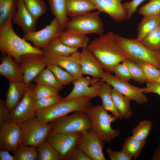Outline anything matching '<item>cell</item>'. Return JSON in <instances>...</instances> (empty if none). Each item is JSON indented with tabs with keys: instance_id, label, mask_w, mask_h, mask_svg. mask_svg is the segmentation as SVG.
Returning a JSON list of instances; mask_svg holds the SVG:
<instances>
[{
	"instance_id": "47",
	"label": "cell",
	"mask_w": 160,
	"mask_h": 160,
	"mask_svg": "<svg viewBox=\"0 0 160 160\" xmlns=\"http://www.w3.org/2000/svg\"><path fill=\"white\" fill-rule=\"evenodd\" d=\"M11 121L10 111L7 108L5 102L0 99V125L4 123Z\"/></svg>"
},
{
	"instance_id": "51",
	"label": "cell",
	"mask_w": 160,
	"mask_h": 160,
	"mask_svg": "<svg viewBox=\"0 0 160 160\" xmlns=\"http://www.w3.org/2000/svg\"><path fill=\"white\" fill-rule=\"evenodd\" d=\"M156 81H157L160 83V76H159L157 79L156 80Z\"/></svg>"
},
{
	"instance_id": "27",
	"label": "cell",
	"mask_w": 160,
	"mask_h": 160,
	"mask_svg": "<svg viewBox=\"0 0 160 160\" xmlns=\"http://www.w3.org/2000/svg\"><path fill=\"white\" fill-rule=\"evenodd\" d=\"M111 86L106 83L103 85L98 96L101 99L102 106L107 111H108L118 118L122 119V116L115 106L111 96Z\"/></svg>"
},
{
	"instance_id": "6",
	"label": "cell",
	"mask_w": 160,
	"mask_h": 160,
	"mask_svg": "<svg viewBox=\"0 0 160 160\" xmlns=\"http://www.w3.org/2000/svg\"><path fill=\"white\" fill-rule=\"evenodd\" d=\"M98 11L89 12L71 18L67 22L65 28L66 31L74 33L86 35L96 33L103 34V23Z\"/></svg>"
},
{
	"instance_id": "42",
	"label": "cell",
	"mask_w": 160,
	"mask_h": 160,
	"mask_svg": "<svg viewBox=\"0 0 160 160\" xmlns=\"http://www.w3.org/2000/svg\"><path fill=\"white\" fill-rule=\"evenodd\" d=\"M139 14L144 16H156L160 15V0H150L140 7Z\"/></svg>"
},
{
	"instance_id": "38",
	"label": "cell",
	"mask_w": 160,
	"mask_h": 160,
	"mask_svg": "<svg viewBox=\"0 0 160 160\" xmlns=\"http://www.w3.org/2000/svg\"><path fill=\"white\" fill-rule=\"evenodd\" d=\"M152 126V122L149 120H144L141 121L132 129V136L139 141L145 142Z\"/></svg>"
},
{
	"instance_id": "21",
	"label": "cell",
	"mask_w": 160,
	"mask_h": 160,
	"mask_svg": "<svg viewBox=\"0 0 160 160\" xmlns=\"http://www.w3.org/2000/svg\"><path fill=\"white\" fill-rule=\"evenodd\" d=\"M12 21L21 28L24 34L36 31V21L26 8L23 0H18L17 9Z\"/></svg>"
},
{
	"instance_id": "18",
	"label": "cell",
	"mask_w": 160,
	"mask_h": 160,
	"mask_svg": "<svg viewBox=\"0 0 160 160\" xmlns=\"http://www.w3.org/2000/svg\"><path fill=\"white\" fill-rule=\"evenodd\" d=\"M98 11L108 15L114 21L120 22L128 19L122 0H90Z\"/></svg>"
},
{
	"instance_id": "11",
	"label": "cell",
	"mask_w": 160,
	"mask_h": 160,
	"mask_svg": "<svg viewBox=\"0 0 160 160\" xmlns=\"http://www.w3.org/2000/svg\"><path fill=\"white\" fill-rule=\"evenodd\" d=\"M73 87L70 93L63 100L85 97L91 99L98 96L105 82L102 79L83 76L73 82Z\"/></svg>"
},
{
	"instance_id": "7",
	"label": "cell",
	"mask_w": 160,
	"mask_h": 160,
	"mask_svg": "<svg viewBox=\"0 0 160 160\" xmlns=\"http://www.w3.org/2000/svg\"><path fill=\"white\" fill-rule=\"evenodd\" d=\"M22 137V144L39 148L46 141L52 130L49 123H43L36 117L31 119L20 125Z\"/></svg>"
},
{
	"instance_id": "46",
	"label": "cell",
	"mask_w": 160,
	"mask_h": 160,
	"mask_svg": "<svg viewBox=\"0 0 160 160\" xmlns=\"http://www.w3.org/2000/svg\"><path fill=\"white\" fill-rule=\"evenodd\" d=\"M145 0H132L129 2L122 3L127 15L128 19H130L136 12L139 6Z\"/></svg>"
},
{
	"instance_id": "13",
	"label": "cell",
	"mask_w": 160,
	"mask_h": 160,
	"mask_svg": "<svg viewBox=\"0 0 160 160\" xmlns=\"http://www.w3.org/2000/svg\"><path fill=\"white\" fill-rule=\"evenodd\" d=\"M104 142L91 128L81 133L77 147L92 160H105Z\"/></svg>"
},
{
	"instance_id": "52",
	"label": "cell",
	"mask_w": 160,
	"mask_h": 160,
	"mask_svg": "<svg viewBox=\"0 0 160 160\" xmlns=\"http://www.w3.org/2000/svg\"><path fill=\"white\" fill-rule=\"evenodd\" d=\"M159 54H160V50L159 51Z\"/></svg>"
},
{
	"instance_id": "28",
	"label": "cell",
	"mask_w": 160,
	"mask_h": 160,
	"mask_svg": "<svg viewBox=\"0 0 160 160\" xmlns=\"http://www.w3.org/2000/svg\"><path fill=\"white\" fill-rule=\"evenodd\" d=\"M42 50L44 53L68 56L78 51V49L70 47L63 43L59 37L52 40Z\"/></svg>"
},
{
	"instance_id": "45",
	"label": "cell",
	"mask_w": 160,
	"mask_h": 160,
	"mask_svg": "<svg viewBox=\"0 0 160 160\" xmlns=\"http://www.w3.org/2000/svg\"><path fill=\"white\" fill-rule=\"evenodd\" d=\"M106 152L111 160H131L132 157L125 150L119 151H113L110 147L106 149Z\"/></svg>"
},
{
	"instance_id": "15",
	"label": "cell",
	"mask_w": 160,
	"mask_h": 160,
	"mask_svg": "<svg viewBox=\"0 0 160 160\" xmlns=\"http://www.w3.org/2000/svg\"><path fill=\"white\" fill-rule=\"evenodd\" d=\"M34 86L30 84L23 99L17 107L10 111L11 121L20 125L36 117L33 97Z\"/></svg>"
},
{
	"instance_id": "2",
	"label": "cell",
	"mask_w": 160,
	"mask_h": 160,
	"mask_svg": "<svg viewBox=\"0 0 160 160\" xmlns=\"http://www.w3.org/2000/svg\"><path fill=\"white\" fill-rule=\"evenodd\" d=\"M10 20L0 26V50L3 53L13 58L20 63L23 55L27 54L43 55L42 49L32 46L14 31Z\"/></svg>"
},
{
	"instance_id": "50",
	"label": "cell",
	"mask_w": 160,
	"mask_h": 160,
	"mask_svg": "<svg viewBox=\"0 0 160 160\" xmlns=\"http://www.w3.org/2000/svg\"><path fill=\"white\" fill-rule=\"evenodd\" d=\"M9 151L3 149L0 150V160H16L15 156L10 154Z\"/></svg>"
},
{
	"instance_id": "20",
	"label": "cell",
	"mask_w": 160,
	"mask_h": 160,
	"mask_svg": "<svg viewBox=\"0 0 160 160\" xmlns=\"http://www.w3.org/2000/svg\"><path fill=\"white\" fill-rule=\"evenodd\" d=\"M79 62L83 75L102 79L103 69L97 59L87 48L82 49L80 52Z\"/></svg>"
},
{
	"instance_id": "35",
	"label": "cell",
	"mask_w": 160,
	"mask_h": 160,
	"mask_svg": "<svg viewBox=\"0 0 160 160\" xmlns=\"http://www.w3.org/2000/svg\"><path fill=\"white\" fill-rule=\"evenodd\" d=\"M38 160H61L59 153L49 143L45 142L37 149Z\"/></svg>"
},
{
	"instance_id": "5",
	"label": "cell",
	"mask_w": 160,
	"mask_h": 160,
	"mask_svg": "<svg viewBox=\"0 0 160 160\" xmlns=\"http://www.w3.org/2000/svg\"><path fill=\"white\" fill-rule=\"evenodd\" d=\"M116 39L129 58L151 63L160 69L159 52L151 50L137 39H129L116 34Z\"/></svg>"
},
{
	"instance_id": "12",
	"label": "cell",
	"mask_w": 160,
	"mask_h": 160,
	"mask_svg": "<svg viewBox=\"0 0 160 160\" xmlns=\"http://www.w3.org/2000/svg\"><path fill=\"white\" fill-rule=\"evenodd\" d=\"M102 79L130 100L135 101L138 105L143 104L148 101L143 92V88L132 85L127 81L116 77L111 73L104 71Z\"/></svg>"
},
{
	"instance_id": "31",
	"label": "cell",
	"mask_w": 160,
	"mask_h": 160,
	"mask_svg": "<svg viewBox=\"0 0 160 160\" xmlns=\"http://www.w3.org/2000/svg\"><path fill=\"white\" fill-rule=\"evenodd\" d=\"M33 81L35 82L36 84L50 86L59 91L63 88V86L58 83L53 73L47 67L44 68Z\"/></svg>"
},
{
	"instance_id": "3",
	"label": "cell",
	"mask_w": 160,
	"mask_h": 160,
	"mask_svg": "<svg viewBox=\"0 0 160 160\" xmlns=\"http://www.w3.org/2000/svg\"><path fill=\"white\" fill-rule=\"evenodd\" d=\"M91 100L85 97L67 100L62 99L61 101L49 107L36 111V117L41 123L47 124L72 112H85L92 105Z\"/></svg>"
},
{
	"instance_id": "36",
	"label": "cell",
	"mask_w": 160,
	"mask_h": 160,
	"mask_svg": "<svg viewBox=\"0 0 160 160\" xmlns=\"http://www.w3.org/2000/svg\"><path fill=\"white\" fill-rule=\"evenodd\" d=\"M16 160H37V149L32 146L21 144L13 152Z\"/></svg>"
},
{
	"instance_id": "39",
	"label": "cell",
	"mask_w": 160,
	"mask_h": 160,
	"mask_svg": "<svg viewBox=\"0 0 160 160\" xmlns=\"http://www.w3.org/2000/svg\"><path fill=\"white\" fill-rule=\"evenodd\" d=\"M123 62L128 67L132 76V79L140 83L146 82V79L143 71L135 61L130 58H127Z\"/></svg>"
},
{
	"instance_id": "1",
	"label": "cell",
	"mask_w": 160,
	"mask_h": 160,
	"mask_svg": "<svg viewBox=\"0 0 160 160\" xmlns=\"http://www.w3.org/2000/svg\"><path fill=\"white\" fill-rule=\"evenodd\" d=\"M106 72L113 73V68L129 57L118 42L116 34L109 32L89 42L87 48Z\"/></svg>"
},
{
	"instance_id": "19",
	"label": "cell",
	"mask_w": 160,
	"mask_h": 160,
	"mask_svg": "<svg viewBox=\"0 0 160 160\" xmlns=\"http://www.w3.org/2000/svg\"><path fill=\"white\" fill-rule=\"evenodd\" d=\"M0 74L9 82H23V72L20 64L4 54L1 57Z\"/></svg>"
},
{
	"instance_id": "25",
	"label": "cell",
	"mask_w": 160,
	"mask_h": 160,
	"mask_svg": "<svg viewBox=\"0 0 160 160\" xmlns=\"http://www.w3.org/2000/svg\"><path fill=\"white\" fill-rule=\"evenodd\" d=\"M111 96L114 105L123 117L128 119L132 115L130 100L114 88L112 89Z\"/></svg>"
},
{
	"instance_id": "14",
	"label": "cell",
	"mask_w": 160,
	"mask_h": 160,
	"mask_svg": "<svg viewBox=\"0 0 160 160\" xmlns=\"http://www.w3.org/2000/svg\"><path fill=\"white\" fill-rule=\"evenodd\" d=\"M80 54V52L78 51L68 56L47 53H44L42 56L47 65L52 64L58 66L77 79L83 76V75L79 62Z\"/></svg>"
},
{
	"instance_id": "30",
	"label": "cell",
	"mask_w": 160,
	"mask_h": 160,
	"mask_svg": "<svg viewBox=\"0 0 160 160\" xmlns=\"http://www.w3.org/2000/svg\"><path fill=\"white\" fill-rule=\"evenodd\" d=\"M52 15L57 19L63 27L69 20L66 11V0H48Z\"/></svg>"
},
{
	"instance_id": "34",
	"label": "cell",
	"mask_w": 160,
	"mask_h": 160,
	"mask_svg": "<svg viewBox=\"0 0 160 160\" xmlns=\"http://www.w3.org/2000/svg\"><path fill=\"white\" fill-rule=\"evenodd\" d=\"M46 67L52 72L58 83L62 86L71 84L76 79L73 76L58 66L48 64Z\"/></svg>"
},
{
	"instance_id": "23",
	"label": "cell",
	"mask_w": 160,
	"mask_h": 160,
	"mask_svg": "<svg viewBox=\"0 0 160 160\" xmlns=\"http://www.w3.org/2000/svg\"><path fill=\"white\" fill-rule=\"evenodd\" d=\"M96 9L90 0H66V11L71 18L84 15Z\"/></svg>"
},
{
	"instance_id": "24",
	"label": "cell",
	"mask_w": 160,
	"mask_h": 160,
	"mask_svg": "<svg viewBox=\"0 0 160 160\" xmlns=\"http://www.w3.org/2000/svg\"><path fill=\"white\" fill-rule=\"evenodd\" d=\"M59 38L62 42L68 47L75 49L87 48L89 38L86 35H79L64 31Z\"/></svg>"
},
{
	"instance_id": "40",
	"label": "cell",
	"mask_w": 160,
	"mask_h": 160,
	"mask_svg": "<svg viewBox=\"0 0 160 160\" xmlns=\"http://www.w3.org/2000/svg\"><path fill=\"white\" fill-rule=\"evenodd\" d=\"M134 61L143 71L146 79V82L156 81L160 76V69L153 65L145 62Z\"/></svg>"
},
{
	"instance_id": "43",
	"label": "cell",
	"mask_w": 160,
	"mask_h": 160,
	"mask_svg": "<svg viewBox=\"0 0 160 160\" xmlns=\"http://www.w3.org/2000/svg\"><path fill=\"white\" fill-rule=\"evenodd\" d=\"M62 98L60 95L47 97L35 100V111L49 107L61 101Z\"/></svg>"
},
{
	"instance_id": "17",
	"label": "cell",
	"mask_w": 160,
	"mask_h": 160,
	"mask_svg": "<svg viewBox=\"0 0 160 160\" xmlns=\"http://www.w3.org/2000/svg\"><path fill=\"white\" fill-rule=\"evenodd\" d=\"M43 55L27 54L22 56L20 63L23 72V82L29 85L31 82L47 67Z\"/></svg>"
},
{
	"instance_id": "44",
	"label": "cell",
	"mask_w": 160,
	"mask_h": 160,
	"mask_svg": "<svg viewBox=\"0 0 160 160\" xmlns=\"http://www.w3.org/2000/svg\"><path fill=\"white\" fill-rule=\"evenodd\" d=\"M114 76L123 80L127 81L132 79L129 69L127 65L122 62L116 65L113 68Z\"/></svg>"
},
{
	"instance_id": "29",
	"label": "cell",
	"mask_w": 160,
	"mask_h": 160,
	"mask_svg": "<svg viewBox=\"0 0 160 160\" xmlns=\"http://www.w3.org/2000/svg\"><path fill=\"white\" fill-rule=\"evenodd\" d=\"M18 4V0H0V26L12 20Z\"/></svg>"
},
{
	"instance_id": "49",
	"label": "cell",
	"mask_w": 160,
	"mask_h": 160,
	"mask_svg": "<svg viewBox=\"0 0 160 160\" xmlns=\"http://www.w3.org/2000/svg\"><path fill=\"white\" fill-rule=\"evenodd\" d=\"M67 160H92L77 147L71 152Z\"/></svg>"
},
{
	"instance_id": "22",
	"label": "cell",
	"mask_w": 160,
	"mask_h": 160,
	"mask_svg": "<svg viewBox=\"0 0 160 160\" xmlns=\"http://www.w3.org/2000/svg\"><path fill=\"white\" fill-rule=\"evenodd\" d=\"M9 82L5 102L7 108L10 111L15 108L21 100L29 85L24 82Z\"/></svg>"
},
{
	"instance_id": "48",
	"label": "cell",
	"mask_w": 160,
	"mask_h": 160,
	"mask_svg": "<svg viewBox=\"0 0 160 160\" xmlns=\"http://www.w3.org/2000/svg\"><path fill=\"white\" fill-rule=\"evenodd\" d=\"M143 91L144 93H154L160 97V83L156 81L146 82V86L143 88Z\"/></svg>"
},
{
	"instance_id": "37",
	"label": "cell",
	"mask_w": 160,
	"mask_h": 160,
	"mask_svg": "<svg viewBox=\"0 0 160 160\" xmlns=\"http://www.w3.org/2000/svg\"><path fill=\"white\" fill-rule=\"evenodd\" d=\"M140 41L149 49L159 52L160 49V25L147 34Z\"/></svg>"
},
{
	"instance_id": "4",
	"label": "cell",
	"mask_w": 160,
	"mask_h": 160,
	"mask_svg": "<svg viewBox=\"0 0 160 160\" xmlns=\"http://www.w3.org/2000/svg\"><path fill=\"white\" fill-rule=\"evenodd\" d=\"M85 112L89 118L91 129L104 142L109 143L119 136L120 131L111 127V123L118 118L109 114L102 105H91Z\"/></svg>"
},
{
	"instance_id": "8",
	"label": "cell",
	"mask_w": 160,
	"mask_h": 160,
	"mask_svg": "<svg viewBox=\"0 0 160 160\" xmlns=\"http://www.w3.org/2000/svg\"><path fill=\"white\" fill-rule=\"evenodd\" d=\"M52 129L61 133L82 132L91 128L89 118L84 112L76 111L49 123Z\"/></svg>"
},
{
	"instance_id": "41",
	"label": "cell",
	"mask_w": 160,
	"mask_h": 160,
	"mask_svg": "<svg viewBox=\"0 0 160 160\" xmlns=\"http://www.w3.org/2000/svg\"><path fill=\"white\" fill-rule=\"evenodd\" d=\"M33 94L35 100L47 97L60 95L59 91L54 88L41 84H36L34 86Z\"/></svg>"
},
{
	"instance_id": "9",
	"label": "cell",
	"mask_w": 160,
	"mask_h": 160,
	"mask_svg": "<svg viewBox=\"0 0 160 160\" xmlns=\"http://www.w3.org/2000/svg\"><path fill=\"white\" fill-rule=\"evenodd\" d=\"M64 29L57 19L55 17L49 24L43 28L24 34L22 38L32 42L36 48L42 49L52 40L59 37Z\"/></svg>"
},
{
	"instance_id": "26",
	"label": "cell",
	"mask_w": 160,
	"mask_h": 160,
	"mask_svg": "<svg viewBox=\"0 0 160 160\" xmlns=\"http://www.w3.org/2000/svg\"><path fill=\"white\" fill-rule=\"evenodd\" d=\"M160 25V15L156 16H144L137 28V40L141 41L148 33Z\"/></svg>"
},
{
	"instance_id": "10",
	"label": "cell",
	"mask_w": 160,
	"mask_h": 160,
	"mask_svg": "<svg viewBox=\"0 0 160 160\" xmlns=\"http://www.w3.org/2000/svg\"><path fill=\"white\" fill-rule=\"evenodd\" d=\"M81 134V132L63 134L52 129L46 141L54 147L62 160H67L72 151L77 147Z\"/></svg>"
},
{
	"instance_id": "16",
	"label": "cell",
	"mask_w": 160,
	"mask_h": 160,
	"mask_svg": "<svg viewBox=\"0 0 160 160\" xmlns=\"http://www.w3.org/2000/svg\"><path fill=\"white\" fill-rule=\"evenodd\" d=\"M22 137L20 125L10 121L0 125V149L13 152L22 144Z\"/></svg>"
},
{
	"instance_id": "32",
	"label": "cell",
	"mask_w": 160,
	"mask_h": 160,
	"mask_svg": "<svg viewBox=\"0 0 160 160\" xmlns=\"http://www.w3.org/2000/svg\"><path fill=\"white\" fill-rule=\"evenodd\" d=\"M145 143L146 142L139 141L132 135L127 137L124 141L122 149L132 157L136 159L139 156Z\"/></svg>"
},
{
	"instance_id": "33",
	"label": "cell",
	"mask_w": 160,
	"mask_h": 160,
	"mask_svg": "<svg viewBox=\"0 0 160 160\" xmlns=\"http://www.w3.org/2000/svg\"><path fill=\"white\" fill-rule=\"evenodd\" d=\"M28 10L36 21L47 11L44 0H23Z\"/></svg>"
}]
</instances>
